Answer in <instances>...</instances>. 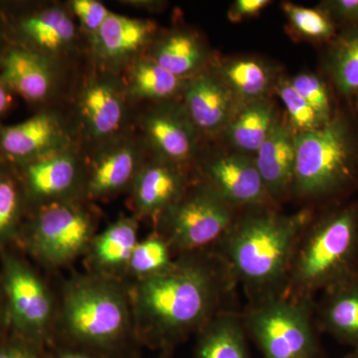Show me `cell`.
<instances>
[{"label": "cell", "mask_w": 358, "mask_h": 358, "mask_svg": "<svg viewBox=\"0 0 358 358\" xmlns=\"http://www.w3.org/2000/svg\"><path fill=\"white\" fill-rule=\"evenodd\" d=\"M236 209L206 183L185 194L159 217L160 237L179 255L214 250L237 219Z\"/></svg>", "instance_id": "7"}, {"label": "cell", "mask_w": 358, "mask_h": 358, "mask_svg": "<svg viewBox=\"0 0 358 358\" xmlns=\"http://www.w3.org/2000/svg\"><path fill=\"white\" fill-rule=\"evenodd\" d=\"M186 88L185 79L174 76L152 59L138 61L129 76L131 95L148 100H166Z\"/></svg>", "instance_id": "29"}, {"label": "cell", "mask_w": 358, "mask_h": 358, "mask_svg": "<svg viewBox=\"0 0 358 358\" xmlns=\"http://www.w3.org/2000/svg\"><path fill=\"white\" fill-rule=\"evenodd\" d=\"M0 79L28 103H43L53 92L54 74L50 59L9 43L0 56Z\"/></svg>", "instance_id": "13"}, {"label": "cell", "mask_w": 358, "mask_h": 358, "mask_svg": "<svg viewBox=\"0 0 358 358\" xmlns=\"http://www.w3.org/2000/svg\"><path fill=\"white\" fill-rule=\"evenodd\" d=\"M173 251L159 234L138 241L128 265L129 270L140 280L154 277L173 265Z\"/></svg>", "instance_id": "31"}, {"label": "cell", "mask_w": 358, "mask_h": 358, "mask_svg": "<svg viewBox=\"0 0 358 358\" xmlns=\"http://www.w3.org/2000/svg\"><path fill=\"white\" fill-rule=\"evenodd\" d=\"M70 6L85 29L94 35L102 27L110 13L107 7L96 0H74Z\"/></svg>", "instance_id": "35"}, {"label": "cell", "mask_w": 358, "mask_h": 358, "mask_svg": "<svg viewBox=\"0 0 358 358\" xmlns=\"http://www.w3.org/2000/svg\"><path fill=\"white\" fill-rule=\"evenodd\" d=\"M0 358H51L46 357L39 346L30 343L0 345Z\"/></svg>", "instance_id": "38"}, {"label": "cell", "mask_w": 358, "mask_h": 358, "mask_svg": "<svg viewBox=\"0 0 358 358\" xmlns=\"http://www.w3.org/2000/svg\"><path fill=\"white\" fill-rule=\"evenodd\" d=\"M138 221L134 217H124L110 224L92 240V261L99 270L113 272L128 268L138 240Z\"/></svg>", "instance_id": "24"}, {"label": "cell", "mask_w": 358, "mask_h": 358, "mask_svg": "<svg viewBox=\"0 0 358 358\" xmlns=\"http://www.w3.org/2000/svg\"><path fill=\"white\" fill-rule=\"evenodd\" d=\"M236 284L215 250L180 255L166 272L140 280L134 300L138 336L169 352L229 310Z\"/></svg>", "instance_id": "1"}, {"label": "cell", "mask_w": 358, "mask_h": 358, "mask_svg": "<svg viewBox=\"0 0 358 358\" xmlns=\"http://www.w3.org/2000/svg\"><path fill=\"white\" fill-rule=\"evenodd\" d=\"M296 162L292 193L300 199H336L358 181V143L345 115L324 126L296 134Z\"/></svg>", "instance_id": "4"}, {"label": "cell", "mask_w": 358, "mask_h": 358, "mask_svg": "<svg viewBox=\"0 0 358 358\" xmlns=\"http://www.w3.org/2000/svg\"><path fill=\"white\" fill-rule=\"evenodd\" d=\"M315 303L287 293L250 301L242 320L263 358H324Z\"/></svg>", "instance_id": "6"}, {"label": "cell", "mask_w": 358, "mask_h": 358, "mask_svg": "<svg viewBox=\"0 0 358 358\" xmlns=\"http://www.w3.org/2000/svg\"><path fill=\"white\" fill-rule=\"evenodd\" d=\"M155 31L150 21L110 13L94 35L96 53L103 60L119 64L143 50Z\"/></svg>", "instance_id": "19"}, {"label": "cell", "mask_w": 358, "mask_h": 358, "mask_svg": "<svg viewBox=\"0 0 358 358\" xmlns=\"http://www.w3.org/2000/svg\"><path fill=\"white\" fill-rule=\"evenodd\" d=\"M315 322L338 343L358 350V278L322 292L315 303Z\"/></svg>", "instance_id": "17"}, {"label": "cell", "mask_w": 358, "mask_h": 358, "mask_svg": "<svg viewBox=\"0 0 358 358\" xmlns=\"http://www.w3.org/2000/svg\"><path fill=\"white\" fill-rule=\"evenodd\" d=\"M219 79L234 98L244 103L265 99L272 85V72L263 61L255 58H238L227 61L219 69Z\"/></svg>", "instance_id": "26"}, {"label": "cell", "mask_w": 358, "mask_h": 358, "mask_svg": "<svg viewBox=\"0 0 358 358\" xmlns=\"http://www.w3.org/2000/svg\"><path fill=\"white\" fill-rule=\"evenodd\" d=\"M277 93L288 115L289 128L294 134L306 133L324 126V121L310 103L294 90L289 81H282L277 87Z\"/></svg>", "instance_id": "32"}, {"label": "cell", "mask_w": 358, "mask_h": 358, "mask_svg": "<svg viewBox=\"0 0 358 358\" xmlns=\"http://www.w3.org/2000/svg\"><path fill=\"white\" fill-rule=\"evenodd\" d=\"M159 358H169V357H167V353L166 352H164V355H162V357H159Z\"/></svg>", "instance_id": "43"}, {"label": "cell", "mask_w": 358, "mask_h": 358, "mask_svg": "<svg viewBox=\"0 0 358 358\" xmlns=\"http://www.w3.org/2000/svg\"><path fill=\"white\" fill-rule=\"evenodd\" d=\"M65 131L55 115L39 112L25 121L0 127V157L22 164L61 152Z\"/></svg>", "instance_id": "12"}, {"label": "cell", "mask_w": 358, "mask_h": 358, "mask_svg": "<svg viewBox=\"0 0 358 358\" xmlns=\"http://www.w3.org/2000/svg\"><path fill=\"white\" fill-rule=\"evenodd\" d=\"M9 42L8 40H7L3 22H2L1 15H0V56H1L2 52L4 51V49L6 48Z\"/></svg>", "instance_id": "41"}, {"label": "cell", "mask_w": 358, "mask_h": 358, "mask_svg": "<svg viewBox=\"0 0 358 358\" xmlns=\"http://www.w3.org/2000/svg\"><path fill=\"white\" fill-rule=\"evenodd\" d=\"M145 134L162 160L178 166L192 159L196 147L195 129L185 112L155 110L145 124Z\"/></svg>", "instance_id": "18"}, {"label": "cell", "mask_w": 358, "mask_h": 358, "mask_svg": "<svg viewBox=\"0 0 358 358\" xmlns=\"http://www.w3.org/2000/svg\"><path fill=\"white\" fill-rule=\"evenodd\" d=\"M320 8L336 25H345V28L358 26V0H327L320 4Z\"/></svg>", "instance_id": "36"}, {"label": "cell", "mask_w": 358, "mask_h": 358, "mask_svg": "<svg viewBox=\"0 0 358 358\" xmlns=\"http://www.w3.org/2000/svg\"><path fill=\"white\" fill-rule=\"evenodd\" d=\"M313 218L308 208L282 214L273 207L237 217L214 250L250 301L285 293L294 250Z\"/></svg>", "instance_id": "2"}, {"label": "cell", "mask_w": 358, "mask_h": 358, "mask_svg": "<svg viewBox=\"0 0 358 358\" xmlns=\"http://www.w3.org/2000/svg\"><path fill=\"white\" fill-rule=\"evenodd\" d=\"M327 67L338 93L358 98V26L345 28L331 41Z\"/></svg>", "instance_id": "28"}, {"label": "cell", "mask_w": 358, "mask_h": 358, "mask_svg": "<svg viewBox=\"0 0 358 358\" xmlns=\"http://www.w3.org/2000/svg\"><path fill=\"white\" fill-rule=\"evenodd\" d=\"M93 231V220L81 207L72 203L48 205L33 221L30 247L44 263L64 265L91 245Z\"/></svg>", "instance_id": "9"}, {"label": "cell", "mask_w": 358, "mask_h": 358, "mask_svg": "<svg viewBox=\"0 0 358 358\" xmlns=\"http://www.w3.org/2000/svg\"><path fill=\"white\" fill-rule=\"evenodd\" d=\"M277 120L272 103L262 99L245 103L226 127V136L237 150L255 152L272 131Z\"/></svg>", "instance_id": "25"}, {"label": "cell", "mask_w": 358, "mask_h": 358, "mask_svg": "<svg viewBox=\"0 0 358 358\" xmlns=\"http://www.w3.org/2000/svg\"><path fill=\"white\" fill-rule=\"evenodd\" d=\"M185 92V112L196 131L215 134L227 127L234 96L218 77H195L186 85Z\"/></svg>", "instance_id": "15"}, {"label": "cell", "mask_w": 358, "mask_h": 358, "mask_svg": "<svg viewBox=\"0 0 358 358\" xmlns=\"http://www.w3.org/2000/svg\"><path fill=\"white\" fill-rule=\"evenodd\" d=\"M62 322L71 348L108 358L121 350L131 329L126 294L103 277L78 279L66 289Z\"/></svg>", "instance_id": "5"}, {"label": "cell", "mask_w": 358, "mask_h": 358, "mask_svg": "<svg viewBox=\"0 0 358 358\" xmlns=\"http://www.w3.org/2000/svg\"><path fill=\"white\" fill-rule=\"evenodd\" d=\"M291 82L294 90L326 122L331 121L336 115L334 109L331 92L327 84L317 75L303 73L294 77Z\"/></svg>", "instance_id": "33"}, {"label": "cell", "mask_w": 358, "mask_h": 358, "mask_svg": "<svg viewBox=\"0 0 358 358\" xmlns=\"http://www.w3.org/2000/svg\"><path fill=\"white\" fill-rule=\"evenodd\" d=\"M138 150L129 143H122L103 152L90 174L88 190L93 197H105L119 192L134 180L140 171Z\"/></svg>", "instance_id": "23"}, {"label": "cell", "mask_w": 358, "mask_h": 358, "mask_svg": "<svg viewBox=\"0 0 358 358\" xmlns=\"http://www.w3.org/2000/svg\"><path fill=\"white\" fill-rule=\"evenodd\" d=\"M150 59L174 76L185 79L204 64L206 53L192 33L176 31L155 45Z\"/></svg>", "instance_id": "27"}, {"label": "cell", "mask_w": 358, "mask_h": 358, "mask_svg": "<svg viewBox=\"0 0 358 358\" xmlns=\"http://www.w3.org/2000/svg\"><path fill=\"white\" fill-rule=\"evenodd\" d=\"M0 15L9 43L51 59L71 49L77 29L71 14L55 6H6Z\"/></svg>", "instance_id": "8"}, {"label": "cell", "mask_w": 358, "mask_h": 358, "mask_svg": "<svg viewBox=\"0 0 358 358\" xmlns=\"http://www.w3.org/2000/svg\"><path fill=\"white\" fill-rule=\"evenodd\" d=\"M25 185L33 197L55 200L76 185L79 166L70 154L58 152L22 164Z\"/></svg>", "instance_id": "20"}, {"label": "cell", "mask_w": 358, "mask_h": 358, "mask_svg": "<svg viewBox=\"0 0 358 358\" xmlns=\"http://www.w3.org/2000/svg\"><path fill=\"white\" fill-rule=\"evenodd\" d=\"M81 110L89 133L94 138H108L120 129L124 117L121 92L112 82H92L82 95Z\"/></svg>", "instance_id": "22"}, {"label": "cell", "mask_w": 358, "mask_h": 358, "mask_svg": "<svg viewBox=\"0 0 358 358\" xmlns=\"http://www.w3.org/2000/svg\"><path fill=\"white\" fill-rule=\"evenodd\" d=\"M51 358H103L96 353L80 350V348L64 346L58 348Z\"/></svg>", "instance_id": "39"}, {"label": "cell", "mask_w": 358, "mask_h": 358, "mask_svg": "<svg viewBox=\"0 0 358 358\" xmlns=\"http://www.w3.org/2000/svg\"><path fill=\"white\" fill-rule=\"evenodd\" d=\"M13 94L0 79V119L11 109Z\"/></svg>", "instance_id": "40"}, {"label": "cell", "mask_w": 358, "mask_h": 358, "mask_svg": "<svg viewBox=\"0 0 358 358\" xmlns=\"http://www.w3.org/2000/svg\"><path fill=\"white\" fill-rule=\"evenodd\" d=\"M134 208L143 216H160L186 192L179 166L160 160L141 167L134 180Z\"/></svg>", "instance_id": "16"}, {"label": "cell", "mask_w": 358, "mask_h": 358, "mask_svg": "<svg viewBox=\"0 0 358 358\" xmlns=\"http://www.w3.org/2000/svg\"><path fill=\"white\" fill-rule=\"evenodd\" d=\"M4 289L16 329L27 343L40 346L46 338L52 317V300L38 275L17 259L6 258Z\"/></svg>", "instance_id": "10"}, {"label": "cell", "mask_w": 358, "mask_h": 358, "mask_svg": "<svg viewBox=\"0 0 358 358\" xmlns=\"http://www.w3.org/2000/svg\"><path fill=\"white\" fill-rule=\"evenodd\" d=\"M271 3L268 0H236L228 10L231 22H240L245 18L254 17Z\"/></svg>", "instance_id": "37"}, {"label": "cell", "mask_w": 358, "mask_h": 358, "mask_svg": "<svg viewBox=\"0 0 358 358\" xmlns=\"http://www.w3.org/2000/svg\"><path fill=\"white\" fill-rule=\"evenodd\" d=\"M343 358H358V350H352L350 352L346 353Z\"/></svg>", "instance_id": "42"}, {"label": "cell", "mask_w": 358, "mask_h": 358, "mask_svg": "<svg viewBox=\"0 0 358 358\" xmlns=\"http://www.w3.org/2000/svg\"><path fill=\"white\" fill-rule=\"evenodd\" d=\"M206 183L235 209L266 208L275 203L267 192L254 159L232 155L217 157L207 166Z\"/></svg>", "instance_id": "11"}, {"label": "cell", "mask_w": 358, "mask_h": 358, "mask_svg": "<svg viewBox=\"0 0 358 358\" xmlns=\"http://www.w3.org/2000/svg\"><path fill=\"white\" fill-rule=\"evenodd\" d=\"M282 9L289 25L303 38L317 42H331L336 38V25L324 11L284 2Z\"/></svg>", "instance_id": "30"}, {"label": "cell", "mask_w": 358, "mask_h": 358, "mask_svg": "<svg viewBox=\"0 0 358 358\" xmlns=\"http://www.w3.org/2000/svg\"><path fill=\"white\" fill-rule=\"evenodd\" d=\"M358 278V204L339 205L310 221L294 250L285 293L313 299Z\"/></svg>", "instance_id": "3"}, {"label": "cell", "mask_w": 358, "mask_h": 358, "mask_svg": "<svg viewBox=\"0 0 358 358\" xmlns=\"http://www.w3.org/2000/svg\"><path fill=\"white\" fill-rule=\"evenodd\" d=\"M241 313H218L197 333L194 358H252Z\"/></svg>", "instance_id": "21"}, {"label": "cell", "mask_w": 358, "mask_h": 358, "mask_svg": "<svg viewBox=\"0 0 358 358\" xmlns=\"http://www.w3.org/2000/svg\"><path fill=\"white\" fill-rule=\"evenodd\" d=\"M293 129L277 121L254 159L259 173L273 201L292 193L296 145Z\"/></svg>", "instance_id": "14"}, {"label": "cell", "mask_w": 358, "mask_h": 358, "mask_svg": "<svg viewBox=\"0 0 358 358\" xmlns=\"http://www.w3.org/2000/svg\"><path fill=\"white\" fill-rule=\"evenodd\" d=\"M21 192L15 179L0 169V240L10 234L21 212Z\"/></svg>", "instance_id": "34"}]
</instances>
